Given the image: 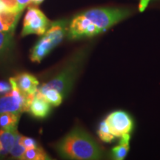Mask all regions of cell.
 Returning <instances> with one entry per match:
<instances>
[{
  "instance_id": "obj_1",
  "label": "cell",
  "mask_w": 160,
  "mask_h": 160,
  "mask_svg": "<svg viewBox=\"0 0 160 160\" xmlns=\"http://www.w3.org/2000/svg\"><path fill=\"white\" fill-rule=\"evenodd\" d=\"M60 157L67 159L94 160L102 159L104 151L91 135L75 127L55 146Z\"/></svg>"
},
{
  "instance_id": "obj_2",
  "label": "cell",
  "mask_w": 160,
  "mask_h": 160,
  "mask_svg": "<svg viewBox=\"0 0 160 160\" xmlns=\"http://www.w3.org/2000/svg\"><path fill=\"white\" fill-rule=\"evenodd\" d=\"M85 58V51L76 53L58 74L54 76L48 82L44 83L42 85L38 88V90L42 91L48 88L56 89L65 98L71 91Z\"/></svg>"
},
{
  "instance_id": "obj_3",
  "label": "cell",
  "mask_w": 160,
  "mask_h": 160,
  "mask_svg": "<svg viewBox=\"0 0 160 160\" xmlns=\"http://www.w3.org/2000/svg\"><path fill=\"white\" fill-rule=\"evenodd\" d=\"M98 29L99 33H103L122 20L128 17L131 12L121 8H93L82 13Z\"/></svg>"
},
{
  "instance_id": "obj_4",
  "label": "cell",
  "mask_w": 160,
  "mask_h": 160,
  "mask_svg": "<svg viewBox=\"0 0 160 160\" xmlns=\"http://www.w3.org/2000/svg\"><path fill=\"white\" fill-rule=\"evenodd\" d=\"M11 85V91L9 93L0 97V114L5 112H13L20 113L28 112L30 102L27 94L24 93L18 87L14 77L9 79Z\"/></svg>"
},
{
  "instance_id": "obj_5",
  "label": "cell",
  "mask_w": 160,
  "mask_h": 160,
  "mask_svg": "<svg viewBox=\"0 0 160 160\" xmlns=\"http://www.w3.org/2000/svg\"><path fill=\"white\" fill-rule=\"evenodd\" d=\"M50 20L37 7H29L24 18L22 37L36 34L42 36L50 26Z\"/></svg>"
},
{
  "instance_id": "obj_6",
  "label": "cell",
  "mask_w": 160,
  "mask_h": 160,
  "mask_svg": "<svg viewBox=\"0 0 160 160\" xmlns=\"http://www.w3.org/2000/svg\"><path fill=\"white\" fill-rule=\"evenodd\" d=\"M112 134L116 138L130 133L133 130V122L128 113L123 111L111 113L105 119Z\"/></svg>"
},
{
  "instance_id": "obj_7",
  "label": "cell",
  "mask_w": 160,
  "mask_h": 160,
  "mask_svg": "<svg viewBox=\"0 0 160 160\" xmlns=\"http://www.w3.org/2000/svg\"><path fill=\"white\" fill-rule=\"evenodd\" d=\"M68 21L67 19L53 22L50 24L47 31L44 33V35L51 40L55 48L59 45L65 38L66 33L68 31Z\"/></svg>"
},
{
  "instance_id": "obj_8",
  "label": "cell",
  "mask_w": 160,
  "mask_h": 160,
  "mask_svg": "<svg viewBox=\"0 0 160 160\" xmlns=\"http://www.w3.org/2000/svg\"><path fill=\"white\" fill-rule=\"evenodd\" d=\"M54 48L51 40L43 34L31 49L30 59L33 62H41Z\"/></svg>"
},
{
  "instance_id": "obj_9",
  "label": "cell",
  "mask_w": 160,
  "mask_h": 160,
  "mask_svg": "<svg viewBox=\"0 0 160 160\" xmlns=\"http://www.w3.org/2000/svg\"><path fill=\"white\" fill-rule=\"evenodd\" d=\"M18 87L25 94H34L39 88V82L34 76L28 73H22L14 77Z\"/></svg>"
},
{
  "instance_id": "obj_10",
  "label": "cell",
  "mask_w": 160,
  "mask_h": 160,
  "mask_svg": "<svg viewBox=\"0 0 160 160\" xmlns=\"http://www.w3.org/2000/svg\"><path fill=\"white\" fill-rule=\"evenodd\" d=\"M51 111V105L39 93H36L35 97L32 100L29 107V113L33 117L44 119L49 115Z\"/></svg>"
},
{
  "instance_id": "obj_11",
  "label": "cell",
  "mask_w": 160,
  "mask_h": 160,
  "mask_svg": "<svg viewBox=\"0 0 160 160\" xmlns=\"http://www.w3.org/2000/svg\"><path fill=\"white\" fill-rule=\"evenodd\" d=\"M21 13V12L11 11L8 10L0 11V31L14 33Z\"/></svg>"
},
{
  "instance_id": "obj_12",
  "label": "cell",
  "mask_w": 160,
  "mask_h": 160,
  "mask_svg": "<svg viewBox=\"0 0 160 160\" xmlns=\"http://www.w3.org/2000/svg\"><path fill=\"white\" fill-rule=\"evenodd\" d=\"M18 133L17 130H0V145L2 147V157L10 153Z\"/></svg>"
},
{
  "instance_id": "obj_13",
  "label": "cell",
  "mask_w": 160,
  "mask_h": 160,
  "mask_svg": "<svg viewBox=\"0 0 160 160\" xmlns=\"http://www.w3.org/2000/svg\"><path fill=\"white\" fill-rule=\"evenodd\" d=\"M119 145L111 150V157L116 160L124 159L129 151V141L131 136L129 133L122 136Z\"/></svg>"
},
{
  "instance_id": "obj_14",
  "label": "cell",
  "mask_w": 160,
  "mask_h": 160,
  "mask_svg": "<svg viewBox=\"0 0 160 160\" xmlns=\"http://www.w3.org/2000/svg\"><path fill=\"white\" fill-rule=\"evenodd\" d=\"M20 113L5 112L0 114V128L5 130H17Z\"/></svg>"
},
{
  "instance_id": "obj_15",
  "label": "cell",
  "mask_w": 160,
  "mask_h": 160,
  "mask_svg": "<svg viewBox=\"0 0 160 160\" xmlns=\"http://www.w3.org/2000/svg\"><path fill=\"white\" fill-rule=\"evenodd\" d=\"M37 93H39L52 106L57 107L62 102L64 97L60 92L53 88H48L39 91L37 90Z\"/></svg>"
},
{
  "instance_id": "obj_16",
  "label": "cell",
  "mask_w": 160,
  "mask_h": 160,
  "mask_svg": "<svg viewBox=\"0 0 160 160\" xmlns=\"http://www.w3.org/2000/svg\"><path fill=\"white\" fill-rule=\"evenodd\" d=\"M13 45V33L0 31V59L8 54Z\"/></svg>"
},
{
  "instance_id": "obj_17",
  "label": "cell",
  "mask_w": 160,
  "mask_h": 160,
  "mask_svg": "<svg viewBox=\"0 0 160 160\" xmlns=\"http://www.w3.org/2000/svg\"><path fill=\"white\" fill-rule=\"evenodd\" d=\"M22 159L24 160H46L51 159L49 156L42 148L37 146L34 148L26 150L24 153Z\"/></svg>"
},
{
  "instance_id": "obj_18",
  "label": "cell",
  "mask_w": 160,
  "mask_h": 160,
  "mask_svg": "<svg viewBox=\"0 0 160 160\" xmlns=\"http://www.w3.org/2000/svg\"><path fill=\"white\" fill-rule=\"evenodd\" d=\"M98 135H99L100 139L105 142H111L116 139L114 136L112 134L109 126L105 119L100 123L99 129H98Z\"/></svg>"
},
{
  "instance_id": "obj_19",
  "label": "cell",
  "mask_w": 160,
  "mask_h": 160,
  "mask_svg": "<svg viewBox=\"0 0 160 160\" xmlns=\"http://www.w3.org/2000/svg\"><path fill=\"white\" fill-rule=\"evenodd\" d=\"M20 135L21 134H19V133L17 134V137H16L14 144H13V147H12L11 151H10V153H11L13 159H22L24 153L26 151L25 148L20 143Z\"/></svg>"
},
{
  "instance_id": "obj_20",
  "label": "cell",
  "mask_w": 160,
  "mask_h": 160,
  "mask_svg": "<svg viewBox=\"0 0 160 160\" xmlns=\"http://www.w3.org/2000/svg\"><path fill=\"white\" fill-rule=\"evenodd\" d=\"M20 143L25 148L26 150H29L31 148H34L37 147V142L34 139L31 137H24V136L20 135L19 139Z\"/></svg>"
},
{
  "instance_id": "obj_21",
  "label": "cell",
  "mask_w": 160,
  "mask_h": 160,
  "mask_svg": "<svg viewBox=\"0 0 160 160\" xmlns=\"http://www.w3.org/2000/svg\"><path fill=\"white\" fill-rule=\"evenodd\" d=\"M2 1L5 4L9 11L19 12L18 11V3L17 0H2Z\"/></svg>"
},
{
  "instance_id": "obj_22",
  "label": "cell",
  "mask_w": 160,
  "mask_h": 160,
  "mask_svg": "<svg viewBox=\"0 0 160 160\" xmlns=\"http://www.w3.org/2000/svg\"><path fill=\"white\" fill-rule=\"evenodd\" d=\"M12 88L10 83L5 81H0V94L5 95L11 91Z\"/></svg>"
},
{
  "instance_id": "obj_23",
  "label": "cell",
  "mask_w": 160,
  "mask_h": 160,
  "mask_svg": "<svg viewBox=\"0 0 160 160\" xmlns=\"http://www.w3.org/2000/svg\"><path fill=\"white\" fill-rule=\"evenodd\" d=\"M18 3V11L19 12H22L24 9L29 5L30 3H31L32 0H17Z\"/></svg>"
},
{
  "instance_id": "obj_24",
  "label": "cell",
  "mask_w": 160,
  "mask_h": 160,
  "mask_svg": "<svg viewBox=\"0 0 160 160\" xmlns=\"http://www.w3.org/2000/svg\"><path fill=\"white\" fill-rule=\"evenodd\" d=\"M150 0H140L139 5V9L140 12H142L145 10L147 6L148 5Z\"/></svg>"
},
{
  "instance_id": "obj_25",
  "label": "cell",
  "mask_w": 160,
  "mask_h": 160,
  "mask_svg": "<svg viewBox=\"0 0 160 160\" xmlns=\"http://www.w3.org/2000/svg\"><path fill=\"white\" fill-rule=\"evenodd\" d=\"M44 0H32L31 3L33 4V5H39L41 3H42Z\"/></svg>"
}]
</instances>
